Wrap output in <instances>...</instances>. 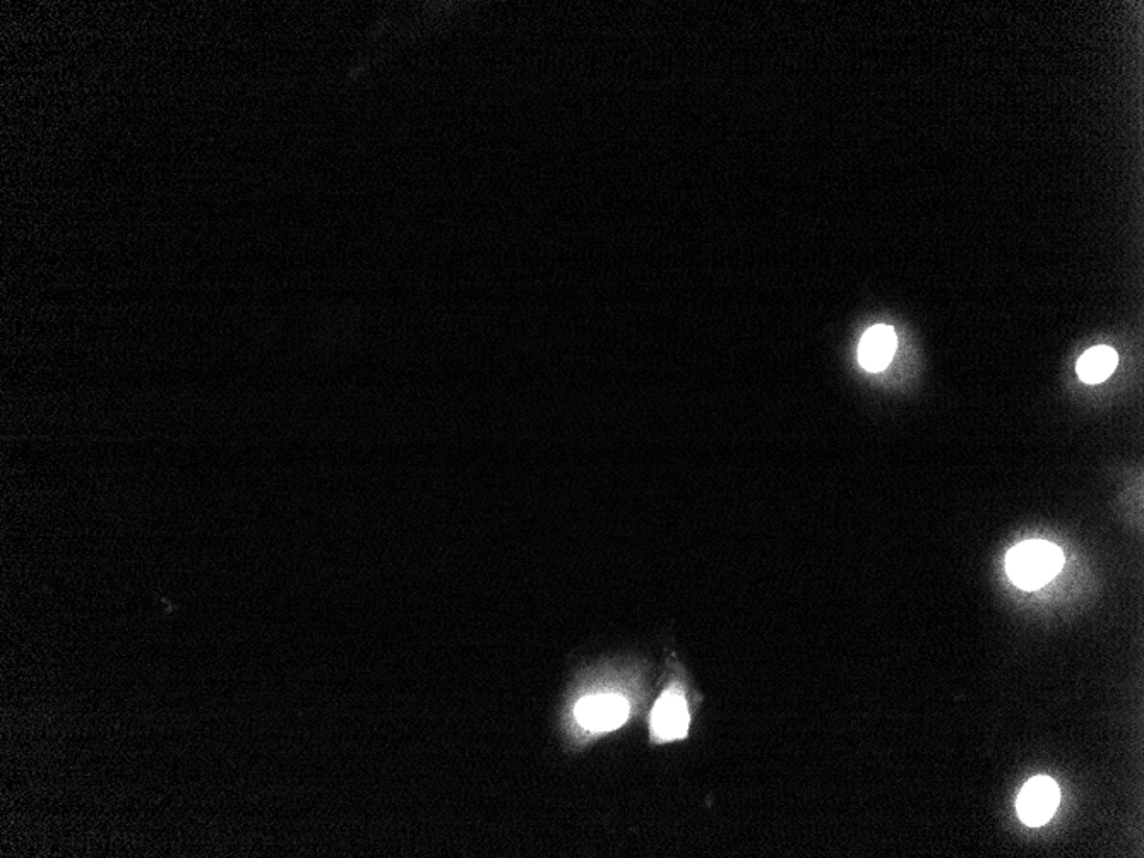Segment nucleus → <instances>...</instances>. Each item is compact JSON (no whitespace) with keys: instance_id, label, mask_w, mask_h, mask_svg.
I'll list each match as a JSON object with an SVG mask.
<instances>
[{"instance_id":"nucleus-6","label":"nucleus","mask_w":1144,"mask_h":858,"mask_svg":"<svg viewBox=\"0 0 1144 858\" xmlns=\"http://www.w3.org/2000/svg\"><path fill=\"white\" fill-rule=\"evenodd\" d=\"M1119 366L1117 351L1110 347H1095L1081 357L1078 362V375L1087 384H1100L1112 375Z\"/></svg>"},{"instance_id":"nucleus-1","label":"nucleus","mask_w":1144,"mask_h":858,"mask_svg":"<svg viewBox=\"0 0 1144 858\" xmlns=\"http://www.w3.org/2000/svg\"><path fill=\"white\" fill-rule=\"evenodd\" d=\"M1064 553L1047 540H1026L1007 553L1006 569L1013 583L1021 590H1040L1059 574Z\"/></svg>"},{"instance_id":"nucleus-2","label":"nucleus","mask_w":1144,"mask_h":858,"mask_svg":"<svg viewBox=\"0 0 1144 858\" xmlns=\"http://www.w3.org/2000/svg\"><path fill=\"white\" fill-rule=\"evenodd\" d=\"M1061 792L1049 776H1035L1023 786L1016 802L1019 819L1031 828L1049 823L1059 807Z\"/></svg>"},{"instance_id":"nucleus-4","label":"nucleus","mask_w":1144,"mask_h":858,"mask_svg":"<svg viewBox=\"0 0 1144 858\" xmlns=\"http://www.w3.org/2000/svg\"><path fill=\"white\" fill-rule=\"evenodd\" d=\"M897 343V335L891 326H873L860 340V347H858L860 366L867 372H882L893 360Z\"/></svg>"},{"instance_id":"nucleus-3","label":"nucleus","mask_w":1144,"mask_h":858,"mask_svg":"<svg viewBox=\"0 0 1144 858\" xmlns=\"http://www.w3.org/2000/svg\"><path fill=\"white\" fill-rule=\"evenodd\" d=\"M578 721L592 732H611L626 723L629 702L621 696H590L581 699L574 708Z\"/></svg>"},{"instance_id":"nucleus-5","label":"nucleus","mask_w":1144,"mask_h":858,"mask_svg":"<svg viewBox=\"0 0 1144 858\" xmlns=\"http://www.w3.org/2000/svg\"><path fill=\"white\" fill-rule=\"evenodd\" d=\"M653 732L661 739H680L689 729V713L682 696L665 692L655 705L652 718Z\"/></svg>"}]
</instances>
